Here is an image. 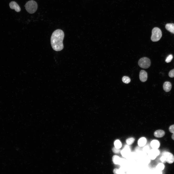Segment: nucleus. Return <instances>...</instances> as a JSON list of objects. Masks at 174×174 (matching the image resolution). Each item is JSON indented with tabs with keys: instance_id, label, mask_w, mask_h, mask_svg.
<instances>
[{
	"instance_id": "19",
	"label": "nucleus",
	"mask_w": 174,
	"mask_h": 174,
	"mask_svg": "<svg viewBox=\"0 0 174 174\" xmlns=\"http://www.w3.org/2000/svg\"><path fill=\"white\" fill-rule=\"evenodd\" d=\"M135 140V139L133 138H130L127 139L126 142L128 145H130L134 143Z\"/></svg>"
},
{
	"instance_id": "14",
	"label": "nucleus",
	"mask_w": 174,
	"mask_h": 174,
	"mask_svg": "<svg viewBox=\"0 0 174 174\" xmlns=\"http://www.w3.org/2000/svg\"><path fill=\"white\" fill-rule=\"evenodd\" d=\"M147 142L146 138L142 137L140 138L138 141V144L140 147L144 146L146 144Z\"/></svg>"
},
{
	"instance_id": "11",
	"label": "nucleus",
	"mask_w": 174,
	"mask_h": 174,
	"mask_svg": "<svg viewBox=\"0 0 174 174\" xmlns=\"http://www.w3.org/2000/svg\"><path fill=\"white\" fill-rule=\"evenodd\" d=\"M165 134L164 130H157L154 133V136L158 138H162L164 136Z\"/></svg>"
},
{
	"instance_id": "8",
	"label": "nucleus",
	"mask_w": 174,
	"mask_h": 174,
	"mask_svg": "<svg viewBox=\"0 0 174 174\" xmlns=\"http://www.w3.org/2000/svg\"><path fill=\"white\" fill-rule=\"evenodd\" d=\"M9 6L11 9L15 10L17 12H19L21 11V9L19 6L15 2H11L9 4Z\"/></svg>"
},
{
	"instance_id": "16",
	"label": "nucleus",
	"mask_w": 174,
	"mask_h": 174,
	"mask_svg": "<svg viewBox=\"0 0 174 174\" xmlns=\"http://www.w3.org/2000/svg\"><path fill=\"white\" fill-rule=\"evenodd\" d=\"M115 147L117 149H120L122 146L121 141L119 140H116L114 143Z\"/></svg>"
},
{
	"instance_id": "1",
	"label": "nucleus",
	"mask_w": 174,
	"mask_h": 174,
	"mask_svg": "<svg viewBox=\"0 0 174 174\" xmlns=\"http://www.w3.org/2000/svg\"><path fill=\"white\" fill-rule=\"evenodd\" d=\"M64 36V33L61 30L57 29L53 32L51 37V42L52 47L54 51H59L63 49Z\"/></svg>"
},
{
	"instance_id": "21",
	"label": "nucleus",
	"mask_w": 174,
	"mask_h": 174,
	"mask_svg": "<svg viewBox=\"0 0 174 174\" xmlns=\"http://www.w3.org/2000/svg\"><path fill=\"white\" fill-rule=\"evenodd\" d=\"M112 150L113 152L115 154H119L121 152V150L120 149H117L115 147H114Z\"/></svg>"
},
{
	"instance_id": "24",
	"label": "nucleus",
	"mask_w": 174,
	"mask_h": 174,
	"mask_svg": "<svg viewBox=\"0 0 174 174\" xmlns=\"http://www.w3.org/2000/svg\"><path fill=\"white\" fill-rule=\"evenodd\" d=\"M149 147L148 146L144 147L143 148V151L146 153H148L149 151Z\"/></svg>"
},
{
	"instance_id": "22",
	"label": "nucleus",
	"mask_w": 174,
	"mask_h": 174,
	"mask_svg": "<svg viewBox=\"0 0 174 174\" xmlns=\"http://www.w3.org/2000/svg\"><path fill=\"white\" fill-rule=\"evenodd\" d=\"M169 76L171 78L174 77V69L170 71L169 74Z\"/></svg>"
},
{
	"instance_id": "27",
	"label": "nucleus",
	"mask_w": 174,
	"mask_h": 174,
	"mask_svg": "<svg viewBox=\"0 0 174 174\" xmlns=\"http://www.w3.org/2000/svg\"><path fill=\"white\" fill-rule=\"evenodd\" d=\"M172 139L174 140V133H173L172 135Z\"/></svg>"
},
{
	"instance_id": "25",
	"label": "nucleus",
	"mask_w": 174,
	"mask_h": 174,
	"mask_svg": "<svg viewBox=\"0 0 174 174\" xmlns=\"http://www.w3.org/2000/svg\"><path fill=\"white\" fill-rule=\"evenodd\" d=\"M160 160L163 163H165L166 162V159L164 156H162V157L161 158Z\"/></svg>"
},
{
	"instance_id": "17",
	"label": "nucleus",
	"mask_w": 174,
	"mask_h": 174,
	"mask_svg": "<svg viewBox=\"0 0 174 174\" xmlns=\"http://www.w3.org/2000/svg\"><path fill=\"white\" fill-rule=\"evenodd\" d=\"M165 168L164 165L162 163L159 164L157 166L156 169L157 170L159 171H161L163 170Z\"/></svg>"
},
{
	"instance_id": "15",
	"label": "nucleus",
	"mask_w": 174,
	"mask_h": 174,
	"mask_svg": "<svg viewBox=\"0 0 174 174\" xmlns=\"http://www.w3.org/2000/svg\"><path fill=\"white\" fill-rule=\"evenodd\" d=\"M112 160L114 163L116 165L120 164L121 161L120 158L117 155H114L113 156Z\"/></svg>"
},
{
	"instance_id": "2",
	"label": "nucleus",
	"mask_w": 174,
	"mask_h": 174,
	"mask_svg": "<svg viewBox=\"0 0 174 174\" xmlns=\"http://www.w3.org/2000/svg\"><path fill=\"white\" fill-rule=\"evenodd\" d=\"M25 8L28 13L30 14H33L37 11L38 8V5L35 1H30L26 4Z\"/></svg>"
},
{
	"instance_id": "12",
	"label": "nucleus",
	"mask_w": 174,
	"mask_h": 174,
	"mask_svg": "<svg viewBox=\"0 0 174 174\" xmlns=\"http://www.w3.org/2000/svg\"><path fill=\"white\" fill-rule=\"evenodd\" d=\"M150 145L152 148L158 149L160 147V144L158 141L154 140L151 141Z\"/></svg>"
},
{
	"instance_id": "26",
	"label": "nucleus",
	"mask_w": 174,
	"mask_h": 174,
	"mask_svg": "<svg viewBox=\"0 0 174 174\" xmlns=\"http://www.w3.org/2000/svg\"><path fill=\"white\" fill-rule=\"evenodd\" d=\"M120 170L117 169H115L113 170V173L115 174H120Z\"/></svg>"
},
{
	"instance_id": "5",
	"label": "nucleus",
	"mask_w": 174,
	"mask_h": 174,
	"mask_svg": "<svg viewBox=\"0 0 174 174\" xmlns=\"http://www.w3.org/2000/svg\"><path fill=\"white\" fill-rule=\"evenodd\" d=\"M162 156H164L165 158L166 162L168 163L171 164L174 162V156L169 152H164L162 153Z\"/></svg>"
},
{
	"instance_id": "23",
	"label": "nucleus",
	"mask_w": 174,
	"mask_h": 174,
	"mask_svg": "<svg viewBox=\"0 0 174 174\" xmlns=\"http://www.w3.org/2000/svg\"><path fill=\"white\" fill-rule=\"evenodd\" d=\"M169 132L171 133H174V125L170 126L169 128Z\"/></svg>"
},
{
	"instance_id": "9",
	"label": "nucleus",
	"mask_w": 174,
	"mask_h": 174,
	"mask_svg": "<svg viewBox=\"0 0 174 174\" xmlns=\"http://www.w3.org/2000/svg\"><path fill=\"white\" fill-rule=\"evenodd\" d=\"M139 77L142 82H144L146 81L147 78V72L144 70H141L140 73Z\"/></svg>"
},
{
	"instance_id": "6",
	"label": "nucleus",
	"mask_w": 174,
	"mask_h": 174,
	"mask_svg": "<svg viewBox=\"0 0 174 174\" xmlns=\"http://www.w3.org/2000/svg\"><path fill=\"white\" fill-rule=\"evenodd\" d=\"M148 153L149 158L151 160H154L159 155L160 152L158 149H153L149 150Z\"/></svg>"
},
{
	"instance_id": "20",
	"label": "nucleus",
	"mask_w": 174,
	"mask_h": 174,
	"mask_svg": "<svg viewBox=\"0 0 174 174\" xmlns=\"http://www.w3.org/2000/svg\"><path fill=\"white\" fill-rule=\"evenodd\" d=\"M173 58V56L172 54L169 55L166 58L165 61L167 63L170 62L172 60Z\"/></svg>"
},
{
	"instance_id": "3",
	"label": "nucleus",
	"mask_w": 174,
	"mask_h": 174,
	"mask_svg": "<svg viewBox=\"0 0 174 174\" xmlns=\"http://www.w3.org/2000/svg\"><path fill=\"white\" fill-rule=\"evenodd\" d=\"M162 36V33L161 30L159 28H154L152 31V35L151 39L153 42H157L159 41Z\"/></svg>"
},
{
	"instance_id": "18",
	"label": "nucleus",
	"mask_w": 174,
	"mask_h": 174,
	"mask_svg": "<svg viewBox=\"0 0 174 174\" xmlns=\"http://www.w3.org/2000/svg\"><path fill=\"white\" fill-rule=\"evenodd\" d=\"M122 81L124 83L126 84H128L130 82V79L128 77L125 76L122 77Z\"/></svg>"
},
{
	"instance_id": "7",
	"label": "nucleus",
	"mask_w": 174,
	"mask_h": 174,
	"mask_svg": "<svg viewBox=\"0 0 174 174\" xmlns=\"http://www.w3.org/2000/svg\"><path fill=\"white\" fill-rule=\"evenodd\" d=\"M120 152L122 157L126 158L130 155L131 152L129 147L128 146L126 145Z\"/></svg>"
},
{
	"instance_id": "13",
	"label": "nucleus",
	"mask_w": 174,
	"mask_h": 174,
	"mask_svg": "<svg viewBox=\"0 0 174 174\" xmlns=\"http://www.w3.org/2000/svg\"><path fill=\"white\" fill-rule=\"evenodd\" d=\"M166 29L170 32L174 34V24L168 23L165 26Z\"/></svg>"
},
{
	"instance_id": "10",
	"label": "nucleus",
	"mask_w": 174,
	"mask_h": 174,
	"mask_svg": "<svg viewBox=\"0 0 174 174\" xmlns=\"http://www.w3.org/2000/svg\"><path fill=\"white\" fill-rule=\"evenodd\" d=\"M172 84L171 83L168 81H166L164 83L163 88L164 90L166 92H169L172 88Z\"/></svg>"
},
{
	"instance_id": "4",
	"label": "nucleus",
	"mask_w": 174,
	"mask_h": 174,
	"mask_svg": "<svg viewBox=\"0 0 174 174\" xmlns=\"http://www.w3.org/2000/svg\"><path fill=\"white\" fill-rule=\"evenodd\" d=\"M139 66L143 69H147L151 65V61L148 58L144 57L140 59L138 61Z\"/></svg>"
}]
</instances>
